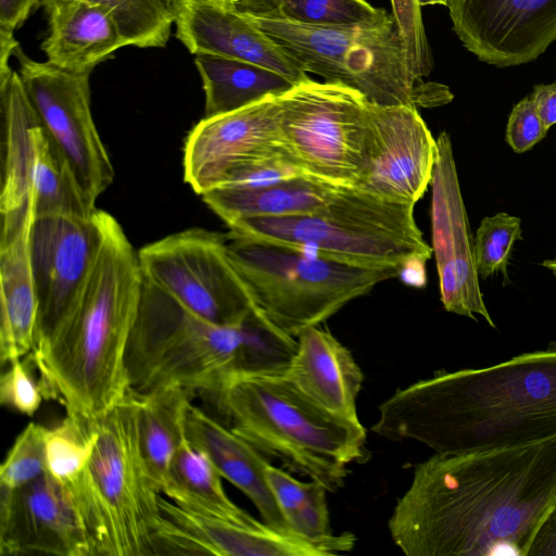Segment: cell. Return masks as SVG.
<instances>
[{
  "label": "cell",
  "mask_w": 556,
  "mask_h": 556,
  "mask_svg": "<svg viewBox=\"0 0 556 556\" xmlns=\"http://www.w3.org/2000/svg\"><path fill=\"white\" fill-rule=\"evenodd\" d=\"M47 429L29 422L16 437L0 467L1 489H16L47 472Z\"/></svg>",
  "instance_id": "obj_35"
},
{
  "label": "cell",
  "mask_w": 556,
  "mask_h": 556,
  "mask_svg": "<svg viewBox=\"0 0 556 556\" xmlns=\"http://www.w3.org/2000/svg\"><path fill=\"white\" fill-rule=\"evenodd\" d=\"M244 320L235 326L205 320L143 277L126 354L130 391L210 389L235 369L245 338Z\"/></svg>",
  "instance_id": "obj_9"
},
{
  "label": "cell",
  "mask_w": 556,
  "mask_h": 556,
  "mask_svg": "<svg viewBox=\"0 0 556 556\" xmlns=\"http://www.w3.org/2000/svg\"><path fill=\"white\" fill-rule=\"evenodd\" d=\"M413 203L390 201L355 187H339L311 214L255 216L227 225L228 235L307 251L352 265L401 268L410 258L429 260Z\"/></svg>",
  "instance_id": "obj_6"
},
{
  "label": "cell",
  "mask_w": 556,
  "mask_h": 556,
  "mask_svg": "<svg viewBox=\"0 0 556 556\" xmlns=\"http://www.w3.org/2000/svg\"><path fill=\"white\" fill-rule=\"evenodd\" d=\"M325 409L359 421L356 397L364 381L351 352L329 331L312 327L298 337V351L285 375Z\"/></svg>",
  "instance_id": "obj_24"
},
{
  "label": "cell",
  "mask_w": 556,
  "mask_h": 556,
  "mask_svg": "<svg viewBox=\"0 0 556 556\" xmlns=\"http://www.w3.org/2000/svg\"><path fill=\"white\" fill-rule=\"evenodd\" d=\"M425 258L416 257L405 262L399 271V277L408 286L422 288L426 285V263Z\"/></svg>",
  "instance_id": "obj_43"
},
{
  "label": "cell",
  "mask_w": 556,
  "mask_h": 556,
  "mask_svg": "<svg viewBox=\"0 0 556 556\" xmlns=\"http://www.w3.org/2000/svg\"><path fill=\"white\" fill-rule=\"evenodd\" d=\"M279 96L203 117L190 130L184 148V178L195 193L204 194L241 167L281 150Z\"/></svg>",
  "instance_id": "obj_16"
},
{
  "label": "cell",
  "mask_w": 556,
  "mask_h": 556,
  "mask_svg": "<svg viewBox=\"0 0 556 556\" xmlns=\"http://www.w3.org/2000/svg\"><path fill=\"white\" fill-rule=\"evenodd\" d=\"M115 14L128 46L165 47L176 21L178 4L172 0H89Z\"/></svg>",
  "instance_id": "obj_31"
},
{
  "label": "cell",
  "mask_w": 556,
  "mask_h": 556,
  "mask_svg": "<svg viewBox=\"0 0 556 556\" xmlns=\"http://www.w3.org/2000/svg\"><path fill=\"white\" fill-rule=\"evenodd\" d=\"M97 440L96 420L66 416L46 433L47 472L66 485L85 468Z\"/></svg>",
  "instance_id": "obj_32"
},
{
  "label": "cell",
  "mask_w": 556,
  "mask_h": 556,
  "mask_svg": "<svg viewBox=\"0 0 556 556\" xmlns=\"http://www.w3.org/2000/svg\"><path fill=\"white\" fill-rule=\"evenodd\" d=\"M438 144L417 108L371 102L366 169L355 188L403 203L431 185Z\"/></svg>",
  "instance_id": "obj_17"
},
{
  "label": "cell",
  "mask_w": 556,
  "mask_h": 556,
  "mask_svg": "<svg viewBox=\"0 0 556 556\" xmlns=\"http://www.w3.org/2000/svg\"><path fill=\"white\" fill-rule=\"evenodd\" d=\"M438 454L520 446L556 437V342L483 367L439 371L399 389L371 427Z\"/></svg>",
  "instance_id": "obj_2"
},
{
  "label": "cell",
  "mask_w": 556,
  "mask_h": 556,
  "mask_svg": "<svg viewBox=\"0 0 556 556\" xmlns=\"http://www.w3.org/2000/svg\"><path fill=\"white\" fill-rule=\"evenodd\" d=\"M56 0H41V4L45 5V8L49 7L51 3H53Z\"/></svg>",
  "instance_id": "obj_47"
},
{
  "label": "cell",
  "mask_w": 556,
  "mask_h": 556,
  "mask_svg": "<svg viewBox=\"0 0 556 556\" xmlns=\"http://www.w3.org/2000/svg\"><path fill=\"white\" fill-rule=\"evenodd\" d=\"M266 480L289 529L315 542L337 538L332 532L327 505V489L319 482H303L270 463L265 470Z\"/></svg>",
  "instance_id": "obj_30"
},
{
  "label": "cell",
  "mask_w": 556,
  "mask_h": 556,
  "mask_svg": "<svg viewBox=\"0 0 556 556\" xmlns=\"http://www.w3.org/2000/svg\"><path fill=\"white\" fill-rule=\"evenodd\" d=\"M452 28L479 61L526 64L556 41V0H446Z\"/></svg>",
  "instance_id": "obj_15"
},
{
  "label": "cell",
  "mask_w": 556,
  "mask_h": 556,
  "mask_svg": "<svg viewBox=\"0 0 556 556\" xmlns=\"http://www.w3.org/2000/svg\"><path fill=\"white\" fill-rule=\"evenodd\" d=\"M418 5L421 8L427 4H443L446 5V0H417Z\"/></svg>",
  "instance_id": "obj_46"
},
{
  "label": "cell",
  "mask_w": 556,
  "mask_h": 556,
  "mask_svg": "<svg viewBox=\"0 0 556 556\" xmlns=\"http://www.w3.org/2000/svg\"><path fill=\"white\" fill-rule=\"evenodd\" d=\"M143 283L138 252L104 211L103 236L72 314L42 351L31 353L47 399L93 421L130 392L126 354Z\"/></svg>",
  "instance_id": "obj_3"
},
{
  "label": "cell",
  "mask_w": 556,
  "mask_h": 556,
  "mask_svg": "<svg viewBox=\"0 0 556 556\" xmlns=\"http://www.w3.org/2000/svg\"><path fill=\"white\" fill-rule=\"evenodd\" d=\"M281 0H232V8L253 16H278Z\"/></svg>",
  "instance_id": "obj_42"
},
{
  "label": "cell",
  "mask_w": 556,
  "mask_h": 556,
  "mask_svg": "<svg viewBox=\"0 0 556 556\" xmlns=\"http://www.w3.org/2000/svg\"><path fill=\"white\" fill-rule=\"evenodd\" d=\"M192 393L180 387L135 393L141 455L161 492L167 482L173 458L186 439V414Z\"/></svg>",
  "instance_id": "obj_27"
},
{
  "label": "cell",
  "mask_w": 556,
  "mask_h": 556,
  "mask_svg": "<svg viewBox=\"0 0 556 556\" xmlns=\"http://www.w3.org/2000/svg\"><path fill=\"white\" fill-rule=\"evenodd\" d=\"M155 555L326 556L327 546L265 521L241 522L178 506L161 495Z\"/></svg>",
  "instance_id": "obj_18"
},
{
  "label": "cell",
  "mask_w": 556,
  "mask_h": 556,
  "mask_svg": "<svg viewBox=\"0 0 556 556\" xmlns=\"http://www.w3.org/2000/svg\"><path fill=\"white\" fill-rule=\"evenodd\" d=\"M13 55L18 74L41 124L70 165L86 197L96 204L114 180V167L94 124L90 73H75L38 62L20 46Z\"/></svg>",
  "instance_id": "obj_12"
},
{
  "label": "cell",
  "mask_w": 556,
  "mask_h": 556,
  "mask_svg": "<svg viewBox=\"0 0 556 556\" xmlns=\"http://www.w3.org/2000/svg\"><path fill=\"white\" fill-rule=\"evenodd\" d=\"M40 3L41 0H0V77L12 71L9 59L18 47L14 31Z\"/></svg>",
  "instance_id": "obj_39"
},
{
  "label": "cell",
  "mask_w": 556,
  "mask_h": 556,
  "mask_svg": "<svg viewBox=\"0 0 556 556\" xmlns=\"http://www.w3.org/2000/svg\"><path fill=\"white\" fill-rule=\"evenodd\" d=\"M527 556H556V504L536 529Z\"/></svg>",
  "instance_id": "obj_40"
},
{
  "label": "cell",
  "mask_w": 556,
  "mask_h": 556,
  "mask_svg": "<svg viewBox=\"0 0 556 556\" xmlns=\"http://www.w3.org/2000/svg\"><path fill=\"white\" fill-rule=\"evenodd\" d=\"M218 416L191 402L186 414V438L210 457L223 478L253 503L263 521L291 531L266 480L269 462Z\"/></svg>",
  "instance_id": "obj_22"
},
{
  "label": "cell",
  "mask_w": 556,
  "mask_h": 556,
  "mask_svg": "<svg viewBox=\"0 0 556 556\" xmlns=\"http://www.w3.org/2000/svg\"><path fill=\"white\" fill-rule=\"evenodd\" d=\"M245 16L307 73L355 89L375 104L433 108L453 100L447 86L415 74L392 13L377 23L350 27L311 26L280 16Z\"/></svg>",
  "instance_id": "obj_7"
},
{
  "label": "cell",
  "mask_w": 556,
  "mask_h": 556,
  "mask_svg": "<svg viewBox=\"0 0 556 556\" xmlns=\"http://www.w3.org/2000/svg\"><path fill=\"white\" fill-rule=\"evenodd\" d=\"M438 154L431 180L432 251L437 262L440 299L446 312L481 316L496 328L483 300L476 268L473 239L460 191L451 137L437 138Z\"/></svg>",
  "instance_id": "obj_14"
},
{
  "label": "cell",
  "mask_w": 556,
  "mask_h": 556,
  "mask_svg": "<svg viewBox=\"0 0 556 556\" xmlns=\"http://www.w3.org/2000/svg\"><path fill=\"white\" fill-rule=\"evenodd\" d=\"M222 478L210 457L186 438L173 458L162 494L190 510L241 522L256 521L227 496Z\"/></svg>",
  "instance_id": "obj_29"
},
{
  "label": "cell",
  "mask_w": 556,
  "mask_h": 556,
  "mask_svg": "<svg viewBox=\"0 0 556 556\" xmlns=\"http://www.w3.org/2000/svg\"><path fill=\"white\" fill-rule=\"evenodd\" d=\"M195 66L205 93L204 117L229 113L273 94H281L296 83L261 65L215 54H197Z\"/></svg>",
  "instance_id": "obj_28"
},
{
  "label": "cell",
  "mask_w": 556,
  "mask_h": 556,
  "mask_svg": "<svg viewBox=\"0 0 556 556\" xmlns=\"http://www.w3.org/2000/svg\"><path fill=\"white\" fill-rule=\"evenodd\" d=\"M338 188L302 175L258 188H216L201 197L228 225L244 217L311 214L324 207Z\"/></svg>",
  "instance_id": "obj_26"
},
{
  "label": "cell",
  "mask_w": 556,
  "mask_h": 556,
  "mask_svg": "<svg viewBox=\"0 0 556 556\" xmlns=\"http://www.w3.org/2000/svg\"><path fill=\"white\" fill-rule=\"evenodd\" d=\"M34 200L1 214L0 358L12 363L31 353L36 343L38 300L30 258Z\"/></svg>",
  "instance_id": "obj_21"
},
{
  "label": "cell",
  "mask_w": 556,
  "mask_h": 556,
  "mask_svg": "<svg viewBox=\"0 0 556 556\" xmlns=\"http://www.w3.org/2000/svg\"><path fill=\"white\" fill-rule=\"evenodd\" d=\"M279 144L307 176L355 187L368 157L371 102L339 83L311 78L279 96Z\"/></svg>",
  "instance_id": "obj_10"
},
{
  "label": "cell",
  "mask_w": 556,
  "mask_h": 556,
  "mask_svg": "<svg viewBox=\"0 0 556 556\" xmlns=\"http://www.w3.org/2000/svg\"><path fill=\"white\" fill-rule=\"evenodd\" d=\"M547 131L532 100L526 97L509 114L505 139L514 152L525 153L544 139Z\"/></svg>",
  "instance_id": "obj_38"
},
{
  "label": "cell",
  "mask_w": 556,
  "mask_h": 556,
  "mask_svg": "<svg viewBox=\"0 0 556 556\" xmlns=\"http://www.w3.org/2000/svg\"><path fill=\"white\" fill-rule=\"evenodd\" d=\"M49 33L42 42L47 61L75 73H90L128 46L115 14L89 0H56L46 8Z\"/></svg>",
  "instance_id": "obj_23"
},
{
  "label": "cell",
  "mask_w": 556,
  "mask_h": 556,
  "mask_svg": "<svg viewBox=\"0 0 556 556\" xmlns=\"http://www.w3.org/2000/svg\"><path fill=\"white\" fill-rule=\"evenodd\" d=\"M529 97L541 119L549 129L556 124V81L547 85H535Z\"/></svg>",
  "instance_id": "obj_41"
},
{
  "label": "cell",
  "mask_w": 556,
  "mask_h": 556,
  "mask_svg": "<svg viewBox=\"0 0 556 556\" xmlns=\"http://www.w3.org/2000/svg\"><path fill=\"white\" fill-rule=\"evenodd\" d=\"M0 213L4 214L23 207L33 197L37 138L42 127L18 72L0 78Z\"/></svg>",
  "instance_id": "obj_25"
},
{
  "label": "cell",
  "mask_w": 556,
  "mask_h": 556,
  "mask_svg": "<svg viewBox=\"0 0 556 556\" xmlns=\"http://www.w3.org/2000/svg\"><path fill=\"white\" fill-rule=\"evenodd\" d=\"M103 217L99 208L89 217L35 216L30 258L38 315L31 353L53 341L77 304L100 249Z\"/></svg>",
  "instance_id": "obj_13"
},
{
  "label": "cell",
  "mask_w": 556,
  "mask_h": 556,
  "mask_svg": "<svg viewBox=\"0 0 556 556\" xmlns=\"http://www.w3.org/2000/svg\"><path fill=\"white\" fill-rule=\"evenodd\" d=\"M231 2H232V0H231Z\"/></svg>",
  "instance_id": "obj_48"
},
{
  "label": "cell",
  "mask_w": 556,
  "mask_h": 556,
  "mask_svg": "<svg viewBox=\"0 0 556 556\" xmlns=\"http://www.w3.org/2000/svg\"><path fill=\"white\" fill-rule=\"evenodd\" d=\"M229 257L257 308L275 326L298 338L325 323L400 268L364 267L285 245L228 235Z\"/></svg>",
  "instance_id": "obj_8"
},
{
  "label": "cell",
  "mask_w": 556,
  "mask_h": 556,
  "mask_svg": "<svg viewBox=\"0 0 556 556\" xmlns=\"http://www.w3.org/2000/svg\"><path fill=\"white\" fill-rule=\"evenodd\" d=\"M176 36L193 54H215L270 68L294 83L308 79L301 63L232 7L179 3Z\"/></svg>",
  "instance_id": "obj_20"
},
{
  "label": "cell",
  "mask_w": 556,
  "mask_h": 556,
  "mask_svg": "<svg viewBox=\"0 0 556 556\" xmlns=\"http://www.w3.org/2000/svg\"><path fill=\"white\" fill-rule=\"evenodd\" d=\"M556 504V437L438 454L415 466L388 521L407 556H527Z\"/></svg>",
  "instance_id": "obj_1"
},
{
  "label": "cell",
  "mask_w": 556,
  "mask_h": 556,
  "mask_svg": "<svg viewBox=\"0 0 556 556\" xmlns=\"http://www.w3.org/2000/svg\"><path fill=\"white\" fill-rule=\"evenodd\" d=\"M521 237L519 217L504 212L485 216L473 239V254L479 277L485 279L501 273L507 278V267L514 245Z\"/></svg>",
  "instance_id": "obj_34"
},
{
  "label": "cell",
  "mask_w": 556,
  "mask_h": 556,
  "mask_svg": "<svg viewBox=\"0 0 556 556\" xmlns=\"http://www.w3.org/2000/svg\"><path fill=\"white\" fill-rule=\"evenodd\" d=\"M0 490L1 555L91 556L66 486L48 472Z\"/></svg>",
  "instance_id": "obj_19"
},
{
  "label": "cell",
  "mask_w": 556,
  "mask_h": 556,
  "mask_svg": "<svg viewBox=\"0 0 556 556\" xmlns=\"http://www.w3.org/2000/svg\"><path fill=\"white\" fill-rule=\"evenodd\" d=\"M97 440L83 471L66 489L91 556L155 555L161 490L141 455L137 397L129 392L96 420Z\"/></svg>",
  "instance_id": "obj_5"
},
{
  "label": "cell",
  "mask_w": 556,
  "mask_h": 556,
  "mask_svg": "<svg viewBox=\"0 0 556 556\" xmlns=\"http://www.w3.org/2000/svg\"><path fill=\"white\" fill-rule=\"evenodd\" d=\"M143 277L216 325L241 324L258 309L228 253L227 233L189 228L138 251Z\"/></svg>",
  "instance_id": "obj_11"
},
{
  "label": "cell",
  "mask_w": 556,
  "mask_h": 556,
  "mask_svg": "<svg viewBox=\"0 0 556 556\" xmlns=\"http://www.w3.org/2000/svg\"><path fill=\"white\" fill-rule=\"evenodd\" d=\"M542 266L549 269L553 275L556 277V257L552 260H546L542 263Z\"/></svg>",
  "instance_id": "obj_45"
},
{
  "label": "cell",
  "mask_w": 556,
  "mask_h": 556,
  "mask_svg": "<svg viewBox=\"0 0 556 556\" xmlns=\"http://www.w3.org/2000/svg\"><path fill=\"white\" fill-rule=\"evenodd\" d=\"M176 3H189V2H212V3H218L224 5L232 7L231 0H172Z\"/></svg>",
  "instance_id": "obj_44"
},
{
  "label": "cell",
  "mask_w": 556,
  "mask_h": 556,
  "mask_svg": "<svg viewBox=\"0 0 556 556\" xmlns=\"http://www.w3.org/2000/svg\"><path fill=\"white\" fill-rule=\"evenodd\" d=\"M390 13L366 0H281L282 18L318 27H350L372 24Z\"/></svg>",
  "instance_id": "obj_33"
},
{
  "label": "cell",
  "mask_w": 556,
  "mask_h": 556,
  "mask_svg": "<svg viewBox=\"0 0 556 556\" xmlns=\"http://www.w3.org/2000/svg\"><path fill=\"white\" fill-rule=\"evenodd\" d=\"M43 400L39 382L28 367L21 361L10 363V367L1 375L0 402L23 415L33 416Z\"/></svg>",
  "instance_id": "obj_37"
},
{
  "label": "cell",
  "mask_w": 556,
  "mask_h": 556,
  "mask_svg": "<svg viewBox=\"0 0 556 556\" xmlns=\"http://www.w3.org/2000/svg\"><path fill=\"white\" fill-rule=\"evenodd\" d=\"M392 15L407 45L414 72L427 77L433 68L431 49L426 36L421 8L417 0H390Z\"/></svg>",
  "instance_id": "obj_36"
},
{
  "label": "cell",
  "mask_w": 556,
  "mask_h": 556,
  "mask_svg": "<svg viewBox=\"0 0 556 556\" xmlns=\"http://www.w3.org/2000/svg\"><path fill=\"white\" fill-rule=\"evenodd\" d=\"M200 394L258 452L328 492L344 486L349 465L370 458L361 421L325 409L285 376L228 371Z\"/></svg>",
  "instance_id": "obj_4"
}]
</instances>
